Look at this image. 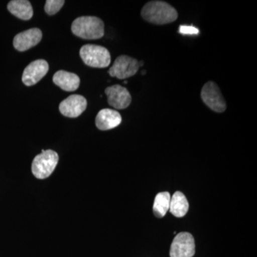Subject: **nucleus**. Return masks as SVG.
<instances>
[{"instance_id":"1","label":"nucleus","mask_w":257,"mask_h":257,"mask_svg":"<svg viewBox=\"0 0 257 257\" xmlns=\"http://www.w3.org/2000/svg\"><path fill=\"white\" fill-rule=\"evenodd\" d=\"M141 15L145 21L154 25H167L176 21L178 13L175 8L164 1H151L143 7Z\"/></svg>"},{"instance_id":"14","label":"nucleus","mask_w":257,"mask_h":257,"mask_svg":"<svg viewBox=\"0 0 257 257\" xmlns=\"http://www.w3.org/2000/svg\"><path fill=\"white\" fill-rule=\"evenodd\" d=\"M10 13L23 20H30L33 16V8L28 0H13L8 5Z\"/></svg>"},{"instance_id":"4","label":"nucleus","mask_w":257,"mask_h":257,"mask_svg":"<svg viewBox=\"0 0 257 257\" xmlns=\"http://www.w3.org/2000/svg\"><path fill=\"white\" fill-rule=\"evenodd\" d=\"M58 162L57 152L51 150H42V153L37 155L32 162V174L37 179H46L53 173Z\"/></svg>"},{"instance_id":"18","label":"nucleus","mask_w":257,"mask_h":257,"mask_svg":"<svg viewBox=\"0 0 257 257\" xmlns=\"http://www.w3.org/2000/svg\"><path fill=\"white\" fill-rule=\"evenodd\" d=\"M179 32L183 35H197L199 30L194 27L182 26L179 28Z\"/></svg>"},{"instance_id":"3","label":"nucleus","mask_w":257,"mask_h":257,"mask_svg":"<svg viewBox=\"0 0 257 257\" xmlns=\"http://www.w3.org/2000/svg\"><path fill=\"white\" fill-rule=\"evenodd\" d=\"M84 63L94 68H105L111 63V55L105 47L96 45H85L79 52Z\"/></svg>"},{"instance_id":"11","label":"nucleus","mask_w":257,"mask_h":257,"mask_svg":"<svg viewBox=\"0 0 257 257\" xmlns=\"http://www.w3.org/2000/svg\"><path fill=\"white\" fill-rule=\"evenodd\" d=\"M42 39L41 30L38 28H32L18 34L13 40V45L17 50L25 52L38 45Z\"/></svg>"},{"instance_id":"12","label":"nucleus","mask_w":257,"mask_h":257,"mask_svg":"<svg viewBox=\"0 0 257 257\" xmlns=\"http://www.w3.org/2000/svg\"><path fill=\"white\" fill-rule=\"evenodd\" d=\"M122 119L117 111L111 109H101L96 116V127L102 131L111 130L121 124Z\"/></svg>"},{"instance_id":"16","label":"nucleus","mask_w":257,"mask_h":257,"mask_svg":"<svg viewBox=\"0 0 257 257\" xmlns=\"http://www.w3.org/2000/svg\"><path fill=\"white\" fill-rule=\"evenodd\" d=\"M171 196L167 192H160L155 197L153 212L157 218L164 217L170 209Z\"/></svg>"},{"instance_id":"6","label":"nucleus","mask_w":257,"mask_h":257,"mask_svg":"<svg viewBox=\"0 0 257 257\" xmlns=\"http://www.w3.org/2000/svg\"><path fill=\"white\" fill-rule=\"evenodd\" d=\"M140 62L127 55L119 56L109 70L111 77L125 79L133 77L140 69Z\"/></svg>"},{"instance_id":"9","label":"nucleus","mask_w":257,"mask_h":257,"mask_svg":"<svg viewBox=\"0 0 257 257\" xmlns=\"http://www.w3.org/2000/svg\"><path fill=\"white\" fill-rule=\"evenodd\" d=\"M87 106V101L79 94H72L60 104V112L67 117L76 118L80 116Z\"/></svg>"},{"instance_id":"2","label":"nucleus","mask_w":257,"mask_h":257,"mask_svg":"<svg viewBox=\"0 0 257 257\" xmlns=\"http://www.w3.org/2000/svg\"><path fill=\"white\" fill-rule=\"evenodd\" d=\"M72 32L84 40H98L104 35V24L96 17H80L72 23Z\"/></svg>"},{"instance_id":"15","label":"nucleus","mask_w":257,"mask_h":257,"mask_svg":"<svg viewBox=\"0 0 257 257\" xmlns=\"http://www.w3.org/2000/svg\"><path fill=\"white\" fill-rule=\"evenodd\" d=\"M189 209V202L183 193L176 192L171 197L170 211L174 216L182 217Z\"/></svg>"},{"instance_id":"7","label":"nucleus","mask_w":257,"mask_h":257,"mask_svg":"<svg viewBox=\"0 0 257 257\" xmlns=\"http://www.w3.org/2000/svg\"><path fill=\"white\" fill-rule=\"evenodd\" d=\"M195 253V242L192 234L181 232L172 241L170 257H192Z\"/></svg>"},{"instance_id":"5","label":"nucleus","mask_w":257,"mask_h":257,"mask_svg":"<svg viewBox=\"0 0 257 257\" xmlns=\"http://www.w3.org/2000/svg\"><path fill=\"white\" fill-rule=\"evenodd\" d=\"M201 97L203 102L217 113H222L226 109V103L220 89L214 82H208L203 86Z\"/></svg>"},{"instance_id":"17","label":"nucleus","mask_w":257,"mask_h":257,"mask_svg":"<svg viewBox=\"0 0 257 257\" xmlns=\"http://www.w3.org/2000/svg\"><path fill=\"white\" fill-rule=\"evenodd\" d=\"M65 3L64 0H47L45 3V10L47 15L57 14Z\"/></svg>"},{"instance_id":"10","label":"nucleus","mask_w":257,"mask_h":257,"mask_svg":"<svg viewBox=\"0 0 257 257\" xmlns=\"http://www.w3.org/2000/svg\"><path fill=\"white\" fill-rule=\"evenodd\" d=\"M49 71V64L46 60H37L31 62L24 70L23 82L28 87L35 85Z\"/></svg>"},{"instance_id":"8","label":"nucleus","mask_w":257,"mask_h":257,"mask_svg":"<svg viewBox=\"0 0 257 257\" xmlns=\"http://www.w3.org/2000/svg\"><path fill=\"white\" fill-rule=\"evenodd\" d=\"M105 93L109 105L116 109H126L131 104V94L127 89L122 86L115 84L106 88Z\"/></svg>"},{"instance_id":"13","label":"nucleus","mask_w":257,"mask_h":257,"mask_svg":"<svg viewBox=\"0 0 257 257\" xmlns=\"http://www.w3.org/2000/svg\"><path fill=\"white\" fill-rule=\"evenodd\" d=\"M56 85L67 92H74L77 90L80 84L79 76L67 71H57L52 78Z\"/></svg>"}]
</instances>
